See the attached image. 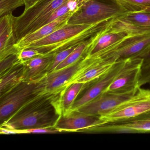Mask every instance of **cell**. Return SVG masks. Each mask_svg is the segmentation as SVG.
I'll use <instances>...</instances> for the list:
<instances>
[{
  "mask_svg": "<svg viewBox=\"0 0 150 150\" xmlns=\"http://www.w3.org/2000/svg\"><path fill=\"white\" fill-rule=\"evenodd\" d=\"M116 62H97L80 75L75 80L74 83L79 82L87 84L93 81L96 82L106 74L112 68Z\"/></svg>",
  "mask_w": 150,
  "mask_h": 150,
  "instance_id": "ac0fdd59",
  "label": "cell"
},
{
  "mask_svg": "<svg viewBox=\"0 0 150 150\" xmlns=\"http://www.w3.org/2000/svg\"><path fill=\"white\" fill-rule=\"evenodd\" d=\"M90 132L146 133L150 132V112L126 120L103 124L88 129Z\"/></svg>",
  "mask_w": 150,
  "mask_h": 150,
  "instance_id": "30bf717a",
  "label": "cell"
},
{
  "mask_svg": "<svg viewBox=\"0 0 150 150\" xmlns=\"http://www.w3.org/2000/svg\"><path fill=\"white\" fill-rule=\"evenodd\" d=\"M128 13L117 0H89L71 16L68 23L91 25L114 20Z\"/></svg>",
  "mask_w": 150,
  "mask_h": 150,
  "instance_id": "277c9868",
  "label": "cell"
},
{
  "mask_svg": "<svg viewBox=\"0 0 150 150\" xmlns=\"http://www.w3.org/2000/svg\"><path fill=\"white\" fill-rule=\"evenodd\" d=\"M18 53L9 55L0 60V75L4 74L16 65L21 62L18 58Z\"/></svg>",
  "mask_w": 150,
  "mask_h": 150,
  "instance_id": "7402d4cb",
  "label": "cell"
},
{
  "mask_svg": "<svg viewBox=\"0 0 150 150\" xmlns=\"http://www.w3.org/2000/svg\"><path fill=\"white\" fill-rule=\"evenodd\" d=\"M23 5V0H0V17L12 14L14 10Z\"/></svg>",
  "mask_w": 150,
  "mask_h": 150,
  "instance_id": "44dd1931",
  "label": "cell"
},
{
  "mask_svg": "<svg viewBox=\"0 0 150 150\" xmlns=\"http://www.w3.org/2000/svg\"><path fill=\"white\" fill-rule=\"evenodd\" d=\"M86 85L81 82H74L65 90L61 101L62 114H66L71 111L78 95Z\"/></svg>",
  "mask_w": 150,
  "mask_h": 150,
  "instance_id": "d6986e66",
  "label": "cell"
},
{
  "mask_svg": "<svg viewBox=\"0 0 150 150\" xmlns=\"http://www.w3.org/2000/svg\"><path fill=\"white\" fill-rule=\"evenodd\" d=\"M143 11H144V12H149V13H150V7L147 8H146V9H145V10Z\"/></svg>",
  "mask_w": 150,
  "mask_h": 150,
  "instance_id": "f1b7e54d",
  "label": "cell"
},
{
  "mask_svg": "<svg viewBox=\"0 0 150 150\" xmlns=\"http://www.w3.org/2000/svg\"><path fill=\"white\" fill-rule=\"evenodd\" d=\"M45 91L23 105L1 124V127L24 130L54 127L62 114L64 93Z\"/></svg>",
  "mask_w": 150,
  "mask_h": 150,
  "instance_id": "6da1fadb",
  "label": "cell"
},
{
  "mask_svg": "<svg viewBox=\"0 0 150 150\" xmlns=\"http://www.w3.org/2000/svg\"><path fill=\"white\" fill-rule=\"evenodd\" d=\"M148 91L139 88L137 93L131 98L100 117V125L126 120L150 112V99L148 97Z\"/></svg>",
  "mask_w": 150,
  "mask_h": 150,
  "instance_id": "8992f818",
  "label": "cell"
},
{
  "mask_svg": "<svg viewBox=\"0 0 150 150\" xmlns=\"http://www.w3.org/2000/svg\"><path fill=\"white\" fill-rule=\"evenodd\" d=\"M23 1L25 6L24 12L20 16L13 17L16 44L43 27L52 13L69 0Z\"/></svg>",
  "mask_w": 150,
  "mask_h": 150,
  "instance_id": "3957f363",
  "label": "cell"
},
{
  "mask_svg": "<svg viewBox=\"0 0 150 150\" xmlns=\"http://www.w3.org/2000/svg\"><path fill=\"white\" fill-rule=\"evenodd\" d=\"M101 124L100 117L81 113L77 110L62 114L55 128L60 132L86 131Z\"/></svg>",
  "mask_w": 150,
  "mask_h": 150,
  "instance_id": "7c38bea8",
  "label": "cell"
},
{
  "mask_svg": "<svg viewBox=\"0 0 150 150\" xmlns=\"http://www.w3.org/2000/svg\"></svg>",
  "mask_w": 150,
  "mask_h": 150,
  "instance_id": "4dcf8cb0",
  "label": "cell"
},
{
  "mask_svg": "<svg viewBox=\"0 0 150 150\" xmlns=\"http://www.w3.org/2000/svg\"><path fill=\"white\" fill-rule=\"evenodd\" d=\"M138 88L135 91L124 93L103 92L77 110L83 114L100 117L131 98L136 94Z\"/></svg>",
  "mask_w": 150,
  "mask_h": 150,
  "instance_id": "9c48e42d",
  "label": "cell"
},
{
  "mask_svg": "<svg viewBox=\"0 0 150 150\" xmlns=\"http://www.w3.org/2000/svg\"><path fill=\"white\" fill-rule=\"evenodd\" d=\"M143 58L129 59L119 74L110 84L104 92L124 93L137 90L142 74Z\"/></svg>",
  "mask_w": 150,
  "mask_h": 150,
  "instance_id": "ba28073f",
  "label": "cell"
},
{
  "mask_svg": "<svg viewBox=\"0 0 150 150\" xmlns=\"http://www.w3.org/2000/svg\"><path fill=\"white\" fill-rule=\"evenodd\" d=\"M148 97L150 99V90H149L148 91Z\"/></svg>",
  "mask_w": 150,
  "mask_h": 150,
  "instance_id": "f546056e",
  "label": "cell"
},
{
  "mask_svg": "<svg viewBox=\"0 0 150 150\" xmlns=\"http://www.w3.org/2000/svg\"><path fill=\"white\" fill-rule=\"evenodd\" d=\"M13 17L12 13L0 17V60L19 52L15 46Z\"/></svg>",
  "mask_w": 150,
  "mask_h": 150,
  "instance_id": "5bb4252c",
  "label": "cell"
},
{
  "mask_svg": "<svg viewBox=\"0 0 150 150\" xmlns=\"http://www.w3.org/2000/svg\"><path fill=\"white\" fill-rule=\"evenodd\" d=\"M78 45L72 46L70 48L65 49L64 50L61 51L55 54V57L53 63L51 67L50 71V73L53 71L55 70L57 67L61 63L63 62L68 56L75 49Z\"/></svg>",
  "mask_w": 150,
  "mask_h": 150,
  "instance_id": "603a6c76",
  "label": "cell"
},
{
  "mask_svg": "<svg viewBox=\"0 0 150 150\" xmlns=\"http://www.w3.org/2000/svg\"><path fill=\"white\" fill-rule=\"evenodd\" d=\"M45 77L38 81H22L0 96L1 124L28 101L46 90Z\"/></svg>",
  "mask_w": 150,
  "mask_h": 150,
  "instance_id": "5b68a950",
  "label": "cell"
},
{
  "mask_svg": "<svg viewBox=\"0 0 150 150\" xmlns=\"http://www.w3.org/2000/svg\"><path fill=\"white\" fill-rule=\"evenodd\" d=\"M24 66L22 62L0 75V96L4 95L23 80Z\"/></svg>",
  "mask_w": 150,
  "mask_h": 150,
  "instance_id": "2e32d148",
  "label": "cell"
},
{
  "mask_svg": "<svg viewBox=\"0 0 150 150\" xmlns=\"http://www.w3.org/2000/svg\"><path fill=\"white\" fill-rule=\"evenodd\" d=\"M114 20L91 25L67 23L46 37L31 44L26 49L36 50L42 55L55 54L88 39Z\"/></svg>",
  "mask_w": 150,
  "mask_h": 150,
  "instance_id": "7a4b0ae2",
  "label": "cell"
},
{
  "mask_svg": "<svg viewBox=\"0 0 150 150\" xmlns=\"http://www.w3.org/2000/svg\"><path fill=\"white\" fill-rule=\"evenodd\" d=\"M148 83L150 84V62L143 64L142 74L139 81L140 86Z\"/></svg>",
  "mask_w": 150,
  "mask_h": 150,
  "instance_id": "484cf974",
  "label": "cell"
},
{
  "mask_svg": "<svg viewBox=\"0 0 150 150\" xmlns=\"http://www.w3.org/2000/svg\"><path fill=\"white\" fill-rule=\"evenodd\" d=\"M73 14L71 13L67 14L54 21L43 26L33 33L24 37L15 45L16 50L19 52L22 50L26 49L33 43L39 41L52 34L54 31L68 23L69 19Z\"/></svg>",
  "mask_w": 150,
  "mask_h": 150,
  "instance_id": "9a60e30c",
  "label": "cell"
},
{
  "mask_svg": "<svg viewBox=\"0 0 150 150\" xmlns=\"http://www.w3.org/2000/svg\"><path fill=\"white\" fill-rule=\"evenodd\" d=\"M121 22L134 27L143 32L150 33V13L129 12L117 18Z\"/></svg>",
  "mask_w": 150,
  "mask_h": 150,
  "instance_id": "e0dca14e",
  "label": "cell"
},
{
  "mask_svg": "<svg viewBox=\"0 0 150 150\" xmlns=\"http://www.w3.org/2000/svg\"><path fill=\"white\" fill-rule=\"evenodd\" d=\"M1 133L2 134H19V132L17 130L7 128L1 127L0 129Z\"/></svg>",
  "mask_w": 150,
  "mask_h": 150,
  "instance_id": "4316f807",
  "label": "cell"
},
{
  "mask_svg": "<svg viewBox=\"0 0 150 150\" xmlns=\"http://www.w3.org/2000/svg\"><path fill=\"white\" fill-rule=\"evenodd\" d=\"M129 12L143 11L150 7V0H117Z\"/></svg>",
  "mask_w": 150,
  "mask_h": 150,
  "instance_id": "ffe728a7",
  "label": "cell"
},
{
  "mask_svg": "<svg viewBox=\"0 0 150 150\" xmlns=\"http://www.w3.org/2000/svg\"><path fill=\"white\" fill-rule=\"evenodd\" d=\"M55 54L38 56L23 62L24 66L23 81H38L46 77L50 72Z\"/></svg>",
  "mask_w": 150,
  "mask_h": 150,
  "instance_id": "4fadbf2b",
  "label": "cell"
},
{
  "mask_svg": "<svg viewBox=\"0 0 150 150\" xmlns=\"http://www.w3.org/2000/svg\"><path fill=\"white\" fill-rule=\"evenodd\" d=\"M19 134L32 133V134H54L60 132L54 127H42L32 128L24 130H17Z\"/></svg>",
  "mask_w": 150,
  "mask_h": 150,
  "instance_id": "cb8c5ba5",
  "label": "cell"
},
{
  "mask_svg": "<svg viewBox=\"0 0 150 150\" xmlns=\"http://www.w3.org/2000/svg\"><path fill=\"white\" fill-rule=\"evenodd\" d=\"M18 58L20 61L23 62L38 56H42L36 50L26 49L22 50L18 53Z\"/></svg>",
  "mask_w": 150,
  "mask_h": 150,
  "instance_id": "d4e9b609",
  "label": "cell"
},
{
  "mask_svg": "<svg viewBox=\"0 0 150 150\" xmlns=\"http://www.w3.org/2000/svg\"><path fill=\"white\" fill-rule=\"evenodd\" d=\"M96 63L92 58L85 56L70 66L50 73L45 77V89L52 92L65 91L80 75Z\"/></svg>",
  "mask_w": 150,
  "mask_h": 150,
  "instance_id": "52a82bcc",
  "label": "cell"
},
{
  "mask_svg": "<svg viewBox=\"0 0 150 150\" xmlns=\"http://www.w3.org/2000/svg\"><path fill=\"white\" fill-rule=\"evenodd\" d=\"M129 59L130 58L120 59L117 61L106 74L94 82L82 96L75 100L71 110H77L103 93L106 88L121 72Z\"/></svg>",
  "mask_w": 150,
  "mask_h": 150,
  "instance_id": "8fae6325",
  "label": "cell"
},
{
  "mask_svg": "<svg viewBox=\"0 0 150 150\" xmlns=\"http://www.w3.org/2000/svg\"><path fill=\"white\" fill-rule=\"evenodd\" d=\"M144 63H148L150 62V50L146 56H145L144 58Z\"/></svg>",
  "mask_w": 150,
  "mask_h": 150,
  "instance_id": "83f0119b",
  "label": "cell"
}]
</instances>
